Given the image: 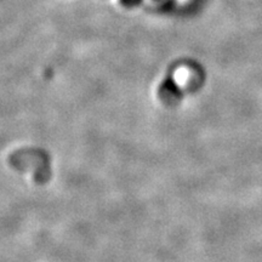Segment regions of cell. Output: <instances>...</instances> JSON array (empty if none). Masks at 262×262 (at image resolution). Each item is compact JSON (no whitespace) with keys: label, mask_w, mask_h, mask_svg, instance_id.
<instances>
[{"label":"cell","mask_w":262,"mask_h":262,"mask_svg":"<svg viewBox=\"0 0 262 262\" xmlns=\"http://www.w3.org/2000/svg\"><path fill=\"white\" fill-rule=\"evenodd\" d=\"M123 2H124V4H126V5H135L139 0H123Z\"/></svg>","instance_id":"1"}]
</instances>
